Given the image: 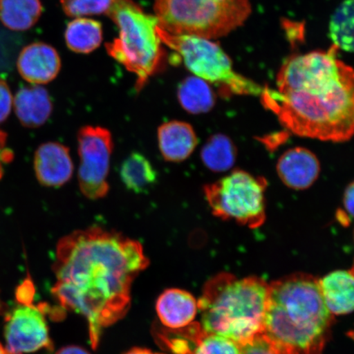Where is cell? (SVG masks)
Here are the masks:
<instances>
[{"label": "cell", "instance_id": "cell-12", "mask_svg": "<svg viewBox=\"0 0 354 354\" xmlns=\"http://www.w3.org/2000/svg\"><path fill=\"white\" fill-rule=\"evenodd\" d=\"M21 77L32 85H46L57 77L61 70V59L54 47L43 42L26 46L17 59Z\"/></svg>", "mask_w": 354, "mask_h": 354}, {"label": "cell", "instance_id": "cell-4", "mask_svg": "<svg viewBox=\"0 0 354 354\" xmlns=\"http://www.w3.org/2000/svg\"><path fill=\"white\" fill-rule=\"evenodd\" d=\"M269 285L263 279H238L229 273L212 277L198 302L207 333L245 344L263 332Z\"/></svg>", "mask_w": 354, "mask_h": 354}, {"label": "cell", "instance_id": "cell-27", "mask_svg": "<svg viewBox=\"0 0 354 354\" xmlns=\"http://www.w3.org/2000/svg\"><path fill=\"white\" fill-rule=\"evenodd\" d=\"M353 198L354 188L353 183L349 184L345 189L343 198V207L336 212V218L344 227H348L352 223L353 216Z\"/></svg>", "mask_w": 354, "mask_h": 354}, {"label": "cell", "instance_id": "cell-18", "mask_svg": "<svg viewBox=\"0 0 354 354\" xmlns=\"http://www.w3.org/2000/svg\"><path fill=\"white\" fill-rule=\"evenodd\" d=\"M42 11L41 0H0V21L7 28L16 32L32 28Z\"/></svg>", "mask_w": 354, "mask_h": 354}, {"label": "cell", "instance_id": "cell-1", "mask_svg": "<svg viewBox=\"0 0 354 354\" xmlns=\"http://www.w3.org/2000/svg\"><path fill=\"white\" fill-rule=\"evenodd\" d=\"M149 265L139 241L101 227L77 230L57 243L52 294L86 318L95 349L102 331L129 311L133 282Z\"/></svg>", "mask_w": 354, "mask_h": 354}, {"label": "cell", "instance_id": "cell-23", "mask_svg": "<svg viewBox=\"0 0 354 354\" xmlns=\"http://www.w3.org/2000/svg\"><path fill=\"white\" fill-rule=\"evenodd\" d=\"M353 0H344L330 17L328 35L333 46L353 52Z\"/></svg>", "mask_w": 354, "mask_h": 354}, {"label": "cell", "instance_id": "cell-26", "mask_svg": "<svg viewBox=\"0 0 354 354\" xmlns=\"http://www.w3.org/2000/svg\"><path fill=\"white\" fill-rule=\"evenodd\" d=\"M241 354H299L293 348L262 334L242 345Z\"/></svg>", "mask_w": 354, "mask_h": 354}, {"label": "cell", "instance_id": "cell-9", "mask_svg": "<svg viewBox=\"0 0 354 354\" xmlns=\"http://www.w3.org/2000/svg\"><path fill=\"white\" fill-rule=\"evenodd\" d=\"M113 146V136L107 128L85 126L78 132L79 187L83 196L91 201L103 198L109 192L108 178Z\"/></svg>", "mask_w": 354, "mask_h": 354}, {"label": "cell", "instance_id": "cell-16", "mask_svg": "<svg viewBox=\"0 0 354 354\" xmlns=\"http://www.w3.org/2000/svg\"><path fill=\"white\" fill-rule=\"evenodd\" d=\"M17 118L26 127L37 128L50 118L53 103L46 88L37 85L21 88L13 99Z\"/></svg>", "mask_w": 354, "mask_h": 354}, {"label": "cell", "instance_id": "cell-28", "mask_svg": "<svg viewBox=\"0 0 354 354\" xmlns=\"http://www.w3.org/2000/svg\"><path fill=\"white\" fill-rule=\"evenodd\" d=\"M13 104V97L8 83L0 79V123L10 116Z\"/></svg>", "mask_w": 354, "mask_h": 354}, {"label": "cell", "instance_id": "cell-11", "mask_svg": "<svg viewBox=\"0 0 354 354\" xmlns=\"http://www.w3.org/2000/svg\"><path fill=\"white\" fill-rule=\"evenodd\" d=\"M34 170L39 183L44 187H63L72 178L74 171L69 149L57 142L39 145L35 153Z\"/></svg>", "mask_w": 354, "mask_h": 354}, {"label": "cell", "instance_id": "cell-7", "mask_svg": "<svg viewBox=\"0 0 354 354\" xmlns=\"http://www.w3.org/2000/svg\"><path fill=\"white\" fill-rule=\"evenodd\" d=\"M161 41L183 59L194 76L215 84L229 95H261L263 88L236 72L230 57L212 39L188 35H172L158 26Z\"/></svg>", "mask_w": 354, "mask_h": 354}, {"label": "cell", "instance_id": "cell-17", "mask_svg": "<svg viewBox=\"0 0 354 354\" xmlns=\"http://www.w3.org/2000/svg\"><path fill=\"white\" fill-rule=\"evenodd\" d=\"M326 307L332 315H347L354 304L353 269L337 270L318 280Z\"/></svg>", "mask_w": 354, "mask_h": 354}, {"label": "cell", "instance_id": "cell-25", "mask_svg": "<svg viewBox=\"0 0 354 354\" xmlns=\"http://www.w3.org/2000/svg\"><path fill=\"white\" fill-rule=\"evenodd\" d=\"M241 347L233 340L205 330L198 339L193 354H241Z\"/></svg>", "mask_w": 354, "mask_h": 354}, {"label": "cell", "instance_id": "cell-6", "mask_svg": "<svg viewBox=\"0 0 354 354\" xmlns=\"http://www.w3.org/2000/svg\"><path fill=\"white\" fill-rule=\"evenodd\" d=\"M153 8L167 33L209 39L227 37L252 13L250 0H155Z\"/></svg>", "mask_w": 354, "mask_h": 354}, {"label": "cell", "instance_id": "cell-20", "mask_svg": "<svg viewBox=\"0 0 354 354\" xmlns=\"http://www.w3.org/2000/svg\"><path fill=\"white\" fill-rule=\"evenodd\" d=\"M177 97L181 107L192 114L209 112L215 104L209 84L196 76L189 77L180 84Z\"/></svg>", "mask_w": 354, "mask_h": 354}, {"label": "cell", "instance_id": "cell-5", "mask_svg": "<svg viewBox=\"0 0 354 354\" xmlns=\"http://www.w3.org/2000/svg\"><path fill=\"white\" fill-rule=\"evenodd\" d=\"M107 15L118 26L119 37L106 44V50L136 75V88L140 91L165 59L157 17L144 12L133 0H113Z\"/></svg>", "mask_w": 354, "mask_h": 354}, {"label": "cell", "instance_id": "cell-24", "mask_svg": "<svg viewBox=\"0 0 354 354\" xmlns=\"http://www.w3.org/2000/svg\"><path fill=\"white\" fill-rule=\"evenodd\" d=\"M60 3L66 16L79 19L107 15L113 0H60Z\"/></svg>", "mask_w": 354, "mask_h": 354}, {"label": "cell", "instance_id": "cell-8", "mask_svg": "<svg viewBox=\"0 0 354 354\" xmlns=\"http://www.w3.org/2000/svg\"><path fill=\"white\" fill-rule=\"evenodd\" d=\"M267 187L268 181L263 177L236 170L205 185V194L214 215L254 229L266 220Z\"/></svg>", "mask_w": 354, "mask_h": 354}, {"label": "cell", "instance_id": "cell-15", "mask_svg": "<svg viewBox=\"0 0 354 354\" xmlns=\"http://www.w3.org/2000/svg\"><path fill=\"white\" fill-rule=\"evenodd\" d=\"M158 148L167 162H180L193 153L198 145L196 131L190 124L171 121L162 124L158 129Z\"/></svg>", "mask_w": 354, "mask_h": 354}, {"label": "cell", "instance_id": "cell-30", "mask_svg": "<svg viewBox=\"0 0 354 354\" xmlns=\"http://www.w3.org/2000/svg\"><path fill=\"white\" fill-rule=\"evenodd\" d=\"M17 298L21 304H30L33 299V286L30 281H25L17 292Z\"/></svg>", "mask_w": 354, "mask_h": 354}, {"label": "cell", "instance_id": "cell-10", "mask_svg": "<svg viewBox=\"0 0 354 354\" xmlns=\"http://www.w3.org/2000/svg\"><path fill=\"white\" fill-rule=\"evenodd\" d=\"M4 338L7 354L32 353L53 346L43 309L32 304H20L7 314Z\"/></svg>", "mask_w": 354, "mask_h": 354}, {"label": "cell", "instance_id": "cell-19", "mask_svg": "<svg viewBox=\"0 0 354 354\" xmlns=\"http://www.w3.org/2000/svg\"><path fill=\"white\" fill-rule=\"evenodd\" d=\"M65 41L71 50L77 54H90L103 41V28L99 21L79 17L66 26Z\"/></svg>", "mask_w": 354, "mask_h": 354}, {"label": "cell", "instance_id": "cell-22", "mask_svg": "<svg viewBox=\"0 0 354 354\" xmlns=\"http://www.w3.org/2000/svg\"><path fill=\"white\" fill-rule=\"evenodd\" d=\"M201 158L203 165L212 171H228L236 162V148L227 136L214 135L203 146Z\"/></svg>", "mask_w": 354, "mask_h": 354}, {"label": "cell", "instance_id": "cell-29", "mask_svg": "<svg viewBox=\"0 0 354 354\" xmlns=\"http://www.w3.org/2000/svg\"><path fill=\"white\" fill-rule=\"evenodd\" d=\"M12 152L7 148V136L0 131V178L3 176L4 165L12 161Z\"/></svg>", "mask_w": 354, "mask_h": 354}, {"label": "cell", "instance_id": "cell-34", "mask_svg": "<svg viewBox=\"0 0 354 354\" xmlns=\"http://www.w3.org/2000/svg\"><path fill=\"white\" fill-rule=\"evenodd\" d=\"M0 354H7L6 347L1 343H0Z\"/></svg>", "mask_w": 354, "mask_h": 354}, {"label": "cell", "instance_id": "cell-14", "mask_svg": "<svg viewBox=\"0 0 354 354\" xmlns=\"http://www.w3.org/2000/svg\"><path fill=\"white\" fill-rule=\"evenodd\" d=\"M156 311L162 324L170 330L192 324L198 313V301L189 292L168 289L159 296Z\"/></svg>", "mask_w": 354, "mask_h": 354}, {"label": "cell", "instance_id": "cell-33", "mask_svg": "<svg viewBox=\"0 0 354 354\" xmlns=\"http://www.w3.org/2000/svg\"><path fill=\"white\" fill-rule=\"evenodd\" d=\"M4 310H6V304H4L1 296H0V315L3 313Z\"/></svg>", "mask_w": 354, "mask_h": 354}, {"label": "cell", "instance_id": "cell-13", "mask_svg": "<svg viewBox=\"0 0 354 354\" xmlns=\"http://www.w3.org/2000/svg\"><path fill=\"white\" fill-rule=\"evenodd\" d=\"M277 171L286 187L304 190L315 183L320 175L321 165L316 155L309 149L296 147L281 155Z\"/></svg>", "mask_w": 354, "mask_h": 354}, {"label": "cell", "instance_id": "cell-32", "mask_svg": "<svg viewBox=\"0 0 354 354\" xmlns=\"http://www.w3.org/2000/svg\"><path fill=\"white\" fill-rule=\"evenodd\" d=\"M125 354H163V353H155V352H153L152 351H149V349H147V348H134L130 349V351L127 352Z\"/></svg>", "mask_w": 354, "mask_h": 354}, {"label": "cell", "instance_id": "cell-3", "mask_svg": "<svg viewBox=\"0 0 354 354\" xmlns=\"http://www.w3.org/2000/svg\"><path fill=\"white\" fill-rule=\"evenodd\" d=\"M332 322L317 278L296 273L269 285L263 333L270 338L299 354H322Z\"/></svg>", "mask_w": 354, "mask_h": 354}, {"label": "cell", "instance_id": "cell-21", "mask_svg": "<svg viewBox=\"0 0 354 354\" xmlns=\"http://www.w3.org/2000/svg\"><path fill=\"white\" fill-rule=\"evenodd\" d=\"M120 176L127 189L140 194L156 183L157 171L145 155L134 152L122 162Z\"/></svg>", "mask_w": 354, "mask_h": 354}, {"label": "cell", "instance_id": "cell-2", "mask_svg": "<svg viewBox=\"0 0 354 354\" xmlns=\"http://www.w3.org/2000/svg\"><path fill=\"white\" fill-rule=\"evenodd\" d=\"M339 48L295 55L281 66L277 88H263V104L299 136L332 142L351 139L354 127V74Z\"/></svg>", "mask_w": 354, "mask_h": 354}, {"label": "cell", "instance_id": "cell-31", "mask_svg": "<svg viewBox=\"0 0 354 354\" xmlns=\"http://www.w3.org/2000/svg\"><path fill=\"white\" fill-rule=\"evenodd\" d=\"M55 354H91L86 349L77 345H69L57 351Z\"/></svg>", "mask_w": 354, "mask_h": 354}]
</instances>
